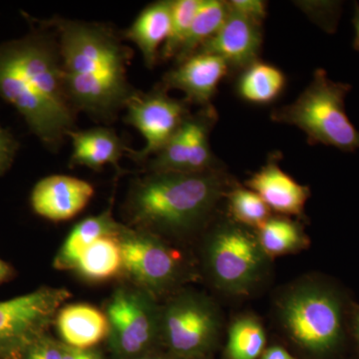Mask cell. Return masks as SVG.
I'll list each match as a JSON object with an SVG mask.
<instances>
[{
    "label": "cell",
    "instance_id": "obj_1",
    "mask_svg": "<svg viewBox=\"0 0 359 359\" xmlns=\"http://www.w3.org/2000/svg\"><path fill=\"white\" fill-rule=\"evenodd\" d=\"M25 36L0 43V100L18 111L47 149L58 150L75 130L78 111L66 92L57 39L28 14Z\"/></svg>",
    "mask_w": 359,
    "mask_h": 359
},
{
    "label": "cell",
    "instance_id": "obj_2",
    "mask_svg": "<svg viewBox=\"0 0 359 359\" xmlns=\"http://www.w3.org/2000/svg\"><path fill=\"white\" fill-rule=\"evenodd\" d=\"M36 21L55 30L63 81L75 109L106 124L114 121L136 92L127 74L133 50L103 23Z\"/></svg>",
    "mask_w": 359,
    "mask_h": 359
},
{
    "label": "cell",
    "instance_id": "obj_3",
    "mask_svg": "<svg viewBox=\"0 0 359 359\" xmlns=\"http://www.w3.org/2000/svg\"><path fill=\"white\" fill-rule=\"evenodd\" d=\"M217 170L203 173H149L136 180L127 212L138 230L184 235L204 223L226 193Z\"/></svg>",
    "mask_w": 359,
    "mask_h": 359
},
{
    "label": "cell",
    "instance_id": "obj_4",
    "mask_svg": "<svg viewBox=\"0 0 359 359\" xmlns=\"http://www.w3.org/2000/svg\"><path fill=\"white\" fill-rule=\"evenodd\" d=\"M351 89V84L330 79L325 70H316L297 100L273 110L271 120L301 129L311 145L355 152L359 150V131L346 112V98Z\"/></svg>",
    "mask_w": 359,
    "mask_h": 359
},
{
    "label": "cell",
    "instance_id": "obj_5",
    "mask_svg": "<svg viewBox=\"0 0 359 359\" xmlns=\"http://www.w3.org/2000/svg\"><path fill=\"white\" fill-rule=\"evenodd\" d=\"M280 316L290 337L311 353H330L344 337L341 299L323 283H302L290 290L280 302Z\"/></svg>",
    "mask_w": 359,
    "mask_h": 359
},
{
    "label": "cell",
    "instance_id": "obj_6",
    "mask_svg": "<svg viewBox=\"0 0 359 359\" xmlns=\"http://www.w3.org/2000/svg\"><path fill=\"white\" fill-rule=\"evenodd\" d=\"M205 268L215 285L226 294H248L259 283L268 259L257 233L238 223L219 224L208 238Z\"/></svg>",
    "mask_w": 359,
    "mask_h": 359
},
{
    "label": "cell",
    "instance_id": "obj_7",
    "mask_svg": "<svg viewBox=\"0 0 359 359\" xmlns=\"http://www.w3.org/2000/svg\"><path fill=\"white\" fill-rule=\"evenodd\" d=\"M70 297L69 290L41 287L0 302V358L18 359L32 342L46 334Z\"/></svg>",
    "mask_w": 359,
    "mask_h": 359
},
{
    "label": "cell",
    "instance_id": "obj_8",
    "mask_svg": "<svg viewBox=\"0 0 359 359\" xmlns=\"http://www.w3.org/2000/svg\"><path fill=\"white\" fill-rule=\"evenodd\" d=\"M105 314L110 347L120 358H138L161 334V309L155 297L139 287H118Z\"/></svg>",
    "mask_w": 359,
    "mask_h": 359
},
{
    "label": "cell",
    "instance_id": "obj_9",
    "mask_svg": "<svg viewBox=\"0 0 359 359\" xmlns=\"http://www.w3.org/2000/svg\"><path fill=\"white\" fill-rule=\"evenodd\" d=\"M190 104L173 98L161 85L150 92L136 91L129 99L124 121L140 132L146 140L142 150L129 151L128 157L146 163L164 148L191 115Z\"/></svg>",
    "mask_w": 359,
    "mask_h": 359
},
{
    "label": "cell",
    "instance_id": "obj_10",
    "mask_svg": "<svg viewBox=\"0 0 359 359\" xmlns=\"http://www.w3.org/2000/svg\"><path fill=\"white\" fill-rule=\"evenodd\" d=\"M123 271L136 287L156 297L178 282L182 273L178 252L156 233L125 228L120 237Z\"/></svg>",
    "mask_w": 359,
    "mask_h": 359
},
{
    "label": "cell",
    "instance_id": "obj_11",
    "mask_svg": "<svg viewBox=\"0 0 359 359\" xmlns=\"http://www.w3.org/2000/svg\"><path fill=\"white\" fill-rule=\"evenodd\" d=\"M219 327L218 309L197 292L176 295L161 309V334L180 355L203 353L216 339Z\"/></svg>",
    "mask_w": 359,
    "mask_h": 359
},
{
    "label": "cell",
    "instance_id": "obj_12",
    "mask_svg": "<svg viewBox=\"0 0 359 359\" xmlns=\"http://www.w3.org/2000/svg\"><path fill=\"white\" fill-rule=\"evenodd\" d=\"M217 120L212 106L191 114L162 150L147 161L148 173H203L217 170L210 133Z\"/></svg>",
    "mask_w": 359,
    "mask_h": 359
},
{
    "label": "cell",
    "instance_id": "obj_13",
    "mask_svg": "<svg viewBox=\"0 0 359 359\" xmlns=\"http://www.w3.org/2000/svg\"><path fill=\"white\" fill-rule=\"evenodd\" d=\"M230 71L226 61L219 56L197 52L168 71L161 85L167 91L177 89L184 92L189 104L209 107L219 84Z\"/></svg>",
    "mask_w": 359,
    "mask_h": 359
},
{
    "label": "cell",
    "instance_id": "obj_14",
    "mask_svg": "<svg viewBox=\"0 0 359 359\" xmlns=\"http://www.w3.org/2000/svg\"><path fill=\"white\" fill-rule=\"evenodd\" d=\"M94 196L88 182L66 175H51L39 180L30 193L32 211L52 222H65L83 211Z\"/></svg>",
    "mask_w": 359,
    "mask_h": 359
},
{
    "label": "cell",
    "instance_id": "obj_15",
    "mask_svg": "<svg viewBox=\"0 0 359 359\" xmlns=\"http://www.w3.org/2000/svg\"><path fill=\"white\" fill-rule=\"evenodd\" d=\"M263 36V25L229 9L221 29L198 52L218 55L226 61L230 70L243 71L259 60Z\"/></svg>",
    "mask_w": 359,
    "mask_h": 359
},
{
    "label": "cell",
    "instance_id": "obj_16",
    "mask_svg": "<svg viewBox=\"0 0 359 359\" xmlns=\"http://www.w3.org/2000/svg\"><path fill=\"white\" fill-rule=\"evenodd\" d=\"M280 155H271L245 186L263 199L269 209L283 216H302L311 191L292 179L278 165Z\"/></svg>",
    "mask_w": 359,
    "mask_h": 359
},
{
    "label": "cell",
    "instance_id": "obj_17",
    "mask_svg": "<svg viewBox=\"0 0 359 359\" xmlns=\"http://www.w3.org/2000/svg\"><path fill=\"white\" fill-rule=\"evenodd\" d=\"M67 137L72 140L73 147L70 167L84 166L100 171L106 165H112L120 172V160L131 150L109 127L73 130Z\"/></svg>",
    "mask_w": 359,
    "mask_h": 359
},
{
    "label": "cell",
    "instance_id": "obj_18",
    "mask_svg": "<svg viewBox=\"0 0 359 359\" xmlns=\"http://www.w3.org/2000/svg\"><path fill=\"white\" fill-rule=\"evenodd\" d=\"M62 344L73 348L91 349L108 337L105 313L88 304L62 306L55 318Z\"/></svg>",
    "mask_w": 359,
    "mask_h": 359
},
{
    "label": "cell",
    "instance_id": "obj_19",
    "mask_svg": "<svg viewBox=\"0 0 359 359\" xmlns=\"http://www.w3.org/2000/svg\"><path fill=\"white\" fill-rule=\"evenodd\" d=\"M171 26V1H157L146 6L122 34L123 40L137 45L144 63L153 69L160 60V47L169 36Z\"/></svg>",
    "mask_w": 359,
    "mask_h": 359
},
{
    "label": "cell",
    "instance_id": "obj_20",
    "mask_svg": "<svg viewBox=\"0 0 359 359\" xmlns=\"http://www.w3.org/2000/svg\"><path fill=\"white\" fill-rule=\"evenodd\" d=\"M125 226L117 223L111 210L82 219L72 229L54 259V268L73 271L90 245L106 236H119Z\"/></svg>",
    "mask_w": 359,
    "mask_h": 359
},
{
    "label": "cell",
    "instance_id": "obj_21",
    "mask_svg": "<svg viewBox=\"0 0 359 359\" xmlns=\"http://www.w3.org/2000/svg\"><path fill=\"white\" fill-rule=\"evenodd\" d=\"M285 85L287 78L280 68L257 60L241 71L236 88L245 102L266 105L280 96Z\"/></svg>",
    "mask_w": 359,
    "mask_h": 359
},
{
    "label": "cell",
    "instance_id": "obj_22",
    "mask_svg": "<svg viewBox=\"0 0 359 359\" xmlns=\"http://www.w3.org/2000/svg\"><path fill=\"white\" fill-rule=\"evenodd\" d=\"M120 237L106 236L97 240L80 257L73 271L90 282H104L119 276L123 271Z\"/></svg>",
    "mask_w": 359,
    "mask_h": 359
},
{
    "label": "cell",
    "instance_id": "obj_23",
    "mask_svg": "<svg viewBox=\"0 0 359 359\" xmlns=\"http://www.w3.org/2000/svg\"><path fill=\"white\" fill-rule=\"evenodd\" d=\"M262 249L269 257L294 254L308 247L301 224L287 217H271L257 230Z\"/></svg>",
    "mask_w": 359,
    "mask_h": 359
},
{
    "label": "cell",
    "instance_id": "obj_24",
    "mask_svg": "<svg viewBox=\"0 0 359 359\" xmlns=\"http://www.w3.org/2000/svg\"><path fill=\"white\" fill-rule=\"evenodd\" d=\"M229 13L226 1L222 0H202L199 11L194 18L183 46L175 58L176 63L190 57L217 32L221 29Z\"/></svg>",
    "mask_w": 359,
    "mask_h": 359
},
{
    "label": "cell",
    "instance_id": "obj_25",
    "mask_svg": "<svg viewBox=\"0 0 359 359\" xmlns=\"http://www.w3.org/2000/svg\"><path fill=\"white\" fill-rule=\"evenodd\" d=\"M266 332L259 318L240 316L229 330L226 356L229 359H257L266 346Z\"/></svg>",
    "mask_w": 359,
    "mask_h": 359
},
{
    "label": "cell",
    "instance_id": "obj_26",
    "mask_svg": "<svg viewBox=\"0 0 359 359\" xmlns=\"http://www.w3.org/2000/svg\"><path fill=\"white\" fill-rule=\"evenodd\" d=\"M229 212L235 223L250 228L259 229L271 218V209L254 191L236 187L226 194Z\"/></svg>",
    "mask_w": 359,
    "mask_h": 359
},
{
    "label": "cell",
    "instance_id": "obj_27",
    "mask_svg": "<svg viewBox=\"0 0 359 359\" xmlns=\"http://www.w3.org/2000/svg\"><path fill=\"white\" fill-rule=\"evenodd\" d=\"M201 4L202 0L171 1V26L169 36L161 48L160 60L167 61L177 57Z\"/></svg>",
    "mask_w": 359,
    "mask_h": 359
},
{
    "label": "cell",
    "instance_id": "obj_28",
    "mask_svg": "<svg viewBox=\"0 0 359 359\" xmlns=\"http://www.w3.org/2000/svg\"><path fill=\"white\" fill-rule=\"evenodd\" d=\"M65 344L45 334L32 342L18 359H63Z\"/></svg>",
    "mask_w": 359,
    "mask_h": 359
},
{
    "label": "cell",
    "instance_id": "obj_29",
    "mask_svg": "<svg viewBox=\"0 0 359 359\" xmlns=\"http://www.w3.org/2000/svg\"><path fill=\"white\" fill-rule=\"evenodd\" d=\"M226 4L229 9L233 13L240 14L257 25H264L268 13L266 2L262 0H231V1H226Z\"/></svg>",
    "mask_w": 359,
    "mask_h": 359
},
{
    "label": "cell",
    "instance_id": "obj_30",
    "mask_svg": "<svg viewBox=\"0 0 359 359\" xmlns=\"http://www.w3.org/2000/svg\"><path fill=\"white\" fill-rule=\"evenodd\" d=\"M18 150L20 143L15 137L0 125V177L11 169Z\"/></svg>",
    "mask_w": 359,
    "mask_h": 359
},
{
    "label": "cell",
    "instance_id": "obj_31",
    "mask_svg": "<svg viewBox=\"0 0 359 359\" xmlns=\"http://www.w3.org/2000/svg\"><path fill=\"white\" fill-rule=\"evenodd\" d=\"M63 359H102V358L100 354L92 349L73 348V347L65 346Z\"/></svg>",
    "mask_w": 359,
    "mask_h": 359
},
{
    "label": "cell",
    "instance_id": "obj_32",
    "mask_svg": "<svg viewBox=\"0 0 359 359\" xmlns=\"http://www.w3.org/2000/svg\"><path fill=\"white\" fill-rule=\"evenodd\" d=\"M261 359H297L282 346H271L266 349Z\"/></svg>",
    "mask_w": 359,
    "mask_h": 359
},
{
    "label": "cell",
    "instance_id": "obj_33",
    "mask_svg": "<svg viewBox=\"0 0 359 359\" xmlns=\"http://www.w3.org/2000/svg\"><path fill=\"white\" fill-rule=\"evenodd\" d=\"M15 276V269L4 259H0V285L11 282Z\"/></svg>",
    "mask_w": 359,
    "mask_h": 359
},
{
    "label": "cell",
    "instance_id": "obj_34",
    "mask_svg": "<svg viewBox=\"0 0 359 359\" xmlns=\"http://www.w3.org/2000/svg\"><path fill=\"white\" fill-rule=\"evenodd\" d=\"M353 25L354 26V32H355V37H354L353 48L359 52V4L355 2L354 4V14L353 18Z\"/></svg>",
    "mask_w": 359,
    "mask_h": 359
},
{
    "label": "cell",
    "instance_id": "obj_35",
    "mask_svg": "<svg viewBox=\"0 0 359 359\" xmlns=\"http://www.w3.org/2000/svg\"><path fill=\"white\" fill-rule=\"evenodd\" d=\"M351 327H353L354 337H355L359 346V306L354 309L353 320H351Z\"/></svg>",
    "mask_w": 359,
    "mask_h": 359
},
{
    "label": "cell",
    "instance_id": "obj_36",
    "mask_svg": "<svg viewBox=\"0 0 359 359\" xmlns=\"http://www.w3.org/2000/svg\"><path fill=\"white\" fill-rule=\"evenodd\" d=\"M135 359H162V358H135Z\"/></svg>",
    "mask_w": 359,
    "mask_h": 359
},
{
    "label": "cell",
    "instance_id": "obj_37",
    "mask_svg": "<svg viewBox=\"0 0 359 359\" xmlns=\"http://www.w3.org/2000/svg\"><path fill=\"white\" fill-rule=\"evenodd\" d=\"M0 359H2V358H0Z\"/></svg>",
    "mask_w": 359,
    "mask_h": 359
}]
</instances>
